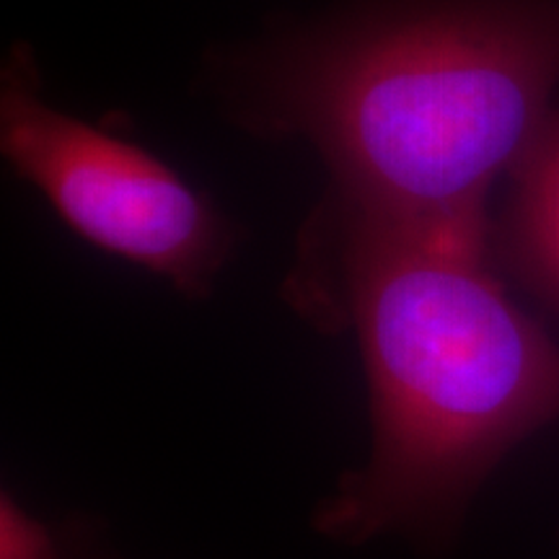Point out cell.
Segmentation results:
<instances>
[{"instance_id": "1", "label": "cell", "mask_w": 559, "mask_h": 559, "mask_svg": "<svg viewBox=\"0 0 559 559\" xmlns=\"http://www.w3.org/2000/svg\"><path fill=\"white\" fill-rule=\"evenodd\" d=\"M487 234L347 213L342 290L373 451L313 523L326 539H443L495 464L559 417V347L487 267Z\"/></svg>"}, {"instance_id": "5", "label": "cell", "mask_w": 559, "mask_h": 559, "mask_svg": "<svg viewBox=\"0 0 559 559\" xmlns=\"http://www.w3.org/2000/svg\"><path fill=\"white\" fill-rule=\"evenodd\" d=\"M0 559H62L52 528L26 513L11 495L0 500Z\"/></svg>"}, {"instance_id": "4", "label": "cell", "mask_w": 559, "mask_h": 559, "mask_svg": "<svg viewBox=\"0 0 559 559\" xmlns=\"http://www.w3.org/2000/svg\"><path fill=\"white\" fill-rule=\"evenodd\" d=\"M508 247L523 275L559 304V115L519 166Z\"/></svg>"}, {"instance_id": "3", "label": "cell", "mask_w": 559, "mask_h": 559, "mask_svg": "<svg viewBox=\"0 0 559 559\" xmlns=\"http://www.w3.org/2000/svg\"><path fill=\"white\" fill-rule=\"evenodd\" d=\"M21 47L3 73L0 145L91 247L205 296L234 247V228L166 160L50 107Z\"/></svg>"}, {"instance_id": "2", "label": "cell", "mask_w": 559, "mask_h": 559, "mask_svg": "<svg viewBox=\"0 0 559 559\" xmlns=\"http://www.w3.org/2000/svg\"><path fill=\"white\" fill-rule=\"evenodd\" d=\"M557 81L559 0H425L288 60L277 124L321 151L347 213L487 234Z\"/></svg>"}]
</instances>
